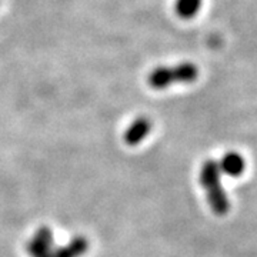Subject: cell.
Returning a JSON list of instances; mask_svg holds the SVG:
<instances>
[{
    "mask_svg": "<svg viewBox=\"0 0 257 257\" xmlns=\"http://www.w3.org/2000/svg\"><path fill=\"white\" fill-rule=\"evenodd\" d=\"M199 180L204 189L206 199H207L211 211L217 216L227 214L230 210V200L221 186V173L216 160L207 159L203 163Z\"/></svg>",
    "mask_w": 257,
    "mask_h": 257,
    "instance_id": "6da1fadb",
    "label": "cell"
},
{
    "mask_svg": "<svg viewBox=\"0 0 257 257\" xmlns=\"http://www.w3.org/2000/svg\"><path fill=\"white\" fill-rule=\"evenodd\" d=\"M199 77V67L190 62L175 64V66H160L152 70L147 76V83L152 89L162 90L173 84H187L196 82Z\"/></svg>",
    "mask_w": 257,
    "mask_h": 257,
    "instance_id": "7a4b0ae2",
    "label": "cell"
},
{
    "mask_svg": "<svg viewBox=\"0 0 257 257\" xmlns=\"http://www.w3.org/2000/svg\"><path fill=\"white\" fill-rule=\"evenodd\" d=\"M53 233L50 227L42 226L29 240L28 253L30 257H53Z\"/></svg>",
    "mask_w": 257,
    "mask_h": 257,
    "instance_id": "3957f363",
    "label": "cell"
},
{
    "mask_svg": "<svg viewBox=\"0 0 257 257\" xmlns=\"http://www.w3.org/2000/svg\"><path fill=\"white\" fill-rule=\"evenodd\" d=\"M152 127H153V124L149 117H145V116L138 117L126 128V132L123 135L124 143L127 146H138L147 138V135L152 132Z\"/></svg>",
    "mask_w": 257,
    "mask_h": 257,
    "instance_id": "277c9868",
    "label": "cell"
},
{
    "mask_svg": "<svg viewBox=\"0 0 257 257\" xmlns=\"http://www.w3.org/2000/svg\"><path fill=\"white\" fill-rule=\"evenodd\" d=\"M217 165L220 169V173L230 176V177H239V176L243 175V172L246 169V162H244L243 156L239 155L237 152L226 153Z\"/></svg>",
    "mask_w": 257,
    "mask_h": 257,
    "instance_id": "5b68a950",
    "label": "cell"
},
{
    "mask_svg": "<svg viewBox=\"0 0 257 257\" xmlns=\"http://www.w3.org/2000/svg\"><path fill=\"white\" fill-rule=\"evenodd\" d=\"M89 248V241L84 236H76L66 246L53 250V257H83Z\"/></svg>",
    "mask_w": 257,
    "mask_h": 257,
    "instance_id": "8992f818",
    "label": "cell"
},
{
    "mask_svg": "<svg viewBox=\"0 0 257 257\" xmlns=\"http://www.w3.org/2000/svg\"><path fill=\"white\" fill-rule=\"evenodd\" d=\"M203 6V0H176V15L180 19L190 20L196 18Z\"/></svg>",
    "mask_w": 257,
    "mask_h": 257,
    "instance_id": "52a82bcc",
    "label": "cell"
}]
</instances>
